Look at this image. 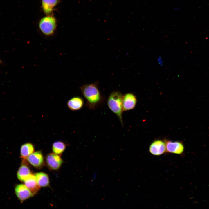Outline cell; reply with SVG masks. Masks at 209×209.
<instances>
[{
    "label": "cell",
    "mask_w": 209,
    "mask_h": 209,
    "mask_svg": "<svg viewBox=\"0 0 209 209\" xmlns=\"http://www.w3.org/2000/svg\"><path fill=\"white\" fill-rule=\"evenodd\" d=\"M80 89L86 100V105L89 109L94 110L103 105L105 100L97 84H85L81 86Z\"/></svg>",
    "instance_id": "1"
},
{
    "label": "cell",
    "mask_w": 209,
    "mask_h": 209,
    "mask_svg": "<svg viewBox=\"0 0 209 209\" xmlns=\"http://www.w3.org/2000/svg\"><path fill=\"white\" fill-rule=\"evenodd\" d=\"M123 95L120 92L115 91L109 96L107 105L110 109L118 117L122 126H123L122 114L124 111L122 107Z\"/></svg>",
    "instance_id": "2"
},
{
    "label": "cell",
    "mask_w": 209,
    "mask_h": 209,
    "mask_svg": "<svg viewBox=\"0 0 209 209\" xmlns=\"http://www.w3.org/2000/svg\"><path fill=\"white\" fill-rule=\"evenodd\" d=\"M39 28L42 32L46 36L53 34L56 27V21L55 17L47 16L42 18L39 24Z\"/></svg>",
    "instance_id": "3"
},
{
    "label": "cell",
    "mask_w": 209,
    "mask_h": 209,
    "mask_svg": "<svg viewBox=\"0 0 209 209\" xmlns=\"http://www.w3.org/2000/svg\"><path fill=\"white\" fill-rule=\"evenodd\" d=\"M165 141V143L166 152L179 155H181L183 153L184 147L182 142L167 140Z\"/></svg>",
    "instance_id": "4"
},
{
    "label": "cell",
    "mask_w": 209,
    "mask_h": 209,
    "mask_svg": "<svg viewBox=\"0 0 209 209\" xmlns=\"http://www.w3.org/2000/svg\"><path fill=\"white\" fill-rule=\"evenodd\" d=\"M149 150L154 155L159 156L163 154L166 152L165 141L161 139L155 140L151 144Z\"/></svg>",
    "instance_id": "5"
},
{
    "label": "cell",
    "mask_w": 209,
    "mask_h": 209,
    "mask_svg": "<svg viewBox=\"0 0 209 209\" xmlns=\"http://www.w3.org/2000/svg\"><path fill=\"white\" fill-rule=\"evenodd\" d=\"M137 101L136 96L133 93H128L123 95L122 107L123 111L134 109L136 105Z\"/></svg>",
    "instance_id": "6"
},
{
    "label": "cell",
    "mask_w": 209,
    "mask_h": 209,
    "mask_svg": "<svg viewBox=\"0 0 209 209\" xmlns=\"http://www.w3.org/2000/svg\"><path fill=\"white\" fill-rule=\"evenodd\" d=\"M46 162L51 169H58L63 163V160L58 155L51 153L47 155L45 158Z\"/></svg>",
    "instance_id": "7"
},
{
    "label": "cell",
    "mask_w": 209,
    "mask_h": 209,
    "mask_svg": "<svg viewBox=\"0 0 209 209\" xmlns=\"http://www.w3.org/2000/svg\"><path fill=\"white\" fill-rule=\"evenodd\" d=\"M27 159L31 165L36 168H40L44 165V158L40 151L33 152L27 157Z\"/></svg>",
    "instance_id": "8"
},
{
    "label": "cell",
    "mask_w": 209,
    "mask_h": 209,
    "mask_svg": "<svg viewBox=\"0 0 209 209\" xmlns=\"http://www.w3.org/2000/svg\"><path fill=\"white\" fill-rule=\"evenodd\" d=\"M17 197L21 201H24L32 197L33 195L28 189L24 184L17 185L15 188Z\"/></svg>",
    "instance_id": "9"
},
{
    "label": "cell",
    "mask_w": 209,
    "mask_h": 209,
    "mask_svg": "<svg viewBox=\"0 0 209 209\" xmlns=\"http://www.w3.org/2000/svg\"><path fill=\"white\" fill-rule=\"evenodd\" d=\"M84 101L83 99L79 96H75L69 99L67 102V106L69 109L73 111L80 110L83 107Z\"/></svg>",
    "instance_id": "10"
},
{
    "label": "cell",
    "mask_w": 209,
    "mask_h": 209,
    "mask_svg": "<svg viewBox=\"0 0 209 209\" xmlns=\"http://www.w3.org/2000/svg\"><path fill=\"white\" fill-rule=\"evenodd\" d=\"M24 182L33 196L39 190L40 187L38 184L34 174H31Z\"/></svg>",
    "instance_id": "11"
},
{
    "label": "cell",
    "mask_w": 209,
    "mask_h": 209,
    "mask_svg": "<svg viewBox=\"0 0 209 209\" xmlns=\"http://www.w3.org/2000/svg\"><path fill=\"white\" fill-rule=\"evenodd\" d=\"M31 173L29 167L23 164L19 168L17 173V176L20 181L24 182L31 175Z\"/></svg>",
    "instance_id": "12"
},
{
    "label": "cell",
    "mask_w": 209,
    "mask_h": 209,
    "mask_svg": "<svg viewBox=\"0 0 209 209\" xmlns=\"http://www.w3.org/2000/svg\"><path fill=\"white\" fill-rule=\"evenodd\" d=\"M34 175L38 184L40 187H45L49 185V179L47 174L40 172L35 173Z\"/></svg>",
    "instance_id": "13"
},
{
    "label": "cell",
    "mask_w": 209,
    "mask_h": 209,
    "mask_svg": "<svg viewBox=\"0 0 209 209\" xmlns=\"http://www.w3.org/2000/svg\"><path fill=\"white\" fill-rule=\"evenodd\" d=\"M34 152V147L31 143H27L23 144L20 149L21 157L25 159Z\"/></svg>",
    "instance_id": "14"
},
{
    "label": "cell",
    "mask_w": 209,
    "mask_h": 209,
    "mask_svg": "<svg viewBox=\"0 0 209 209\" xmlns=\"http://www.w3.org/2000/svg\"><path fill=\"white\" fill-rule=\"evenodd\" d=\"M58 0H42V6L44 12L47 15L51 13Z\"/></svg>",
    "instance_id": "15"
},
{
    "label": "cell",
    "mask_w": 209,
    "mask_h": 209,
    "mask_svg": "<svg viewBox=\"0 0 209 209\" xmlns=\"http://www.w3.org/2000/svg\"><path fill=\"white\" fill-rule=\"evenodd\" d=\"M66 147V145L64 143L61 141H57L53 143L52 149L53 153L59 155L63 153Z\"/></svg>",
    "instance_id": "16"
},
{
    "label": "cell",
    "mask_w": 209,
    "mask_h": 209,
    "mask_svg": "<svg viewBox=\"0 0 209 209\" xmlns=\"http://www.w3.org/2000/svg\"><path fill=\"white\" fill-rule=\"evenodd\" d=\"M97 172H95V174H94L92 179L91 181V183L93 182V181L95 180L97 176Z\"/></svg>",
    "instance_id": "17"
},
{
    "label": "cell",
    "mask_w": 209,
    "mask_h": 209,
    "mask_svg": "<svg viewBox=\"0 0 209 209\" xmlns=\"http://www.w3.org/2000/svg\"><path fill=\"white\" fill-rule=\"evenodd\" d=\"M173 10H177L180 9V8H173Z\"/></svg>",
    "instance_id": "18"
},
{
    "label": "cell",
    "mask_w": 209,
    "mask_h": 209,
    "mask_svg": "<svg viewBox=\"0 0 209 209\" xmlns=\"http://www.w3.org/2000/svg\"><path fill=\"white\" fill-rule=\"evenodd\" d=\"M1 61L0 59V64H1Z\"/></svg>",
    "instance_id": "19"
}]
</instances>
